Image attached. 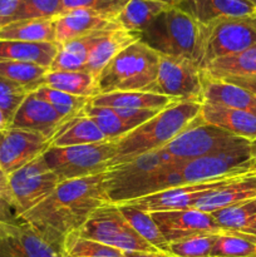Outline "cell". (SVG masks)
Segmentation results:
<instances>
[{
    "mask_svg": "<svg viewBox=\"0 0 256 257\" xmlns=\"http://www.w3.org/2000/svg\"><path fill=\"white\" fill-rule=\"evenodd\" d=\"M110 203L105 173L60 182L54 192L19 220L30 223L45 238L63 246L65 236L79 231L95 210Z\"/></svg>",
    "mask_w": 256,
    "mask_h": 257,
    "instance_id": "6da1fadb",
    "label": "cell"
},
{
    "mask_svg": "<svg viewBox=\"0 0 256 257\" xmlns=\"http://www.w3.org/2000/svg\"><path fill=\"white\" fill-rule=\"evenodd\" d=\"M180 165V161L158 150L109 168L105 172V190L110 203L122 205L185 185Z\"/></svg>",
    "mask_w": 256,
    "mask_h": 257,
    "instance_id": "7a4b0ae2",
    "label": "cell"
},
{
    "mask_svg": "<svg viewBox=\"0 0 256 257\" xmlns=\"http://www.w3.org/2000/svg\"><path fill=\"white\" fill-rule=\"evenodd\" d=\"M201 110V103L176 102L143 124L115 141V155L109 168L136 160L140 156L162 150L188 127Z\"/></svg>",
    "mask_w": 256,
    "mask_h": 257,
    "instance_id": "3957f363",
    "label": "cell"
},
{
    "mask_svg": "<svg viewBox=\"0 0 256 257\" xmlns=\"http://www.w3.org/2000/svg\"><path fill=\"white\" fill-rule=\"evenodd\" d=\"M160 54L142 40L120 50L97 78L99 94L114 92H150L157 79Z\"/></svg>",
    "mask_w": 256,
    "mask_h": 257,
    "instance_id": "277c9868",
    "label": "cell"
},
{
    "mask_svg": "<svg viewBox=\"0 0 256 257\" xmlns=\"http://www.w3.org/2000/svg\"><path fill=\"white\" fill-rule=\"evenodd\" d=\"M140 34L141 40L160 55L186 58L200 65L201 25L178 7L167 8Z\"/></svg>",
    "mask_w": 256,
    "mask_h": 257,
    "instance_id": "5b68a950",
    "label": "cell"
},
{
    "mask_svg": "<svg viewBox=\"0 0 256 257\" xmlns=\"http://www.w3.org/2000/svg\"><path fill=\"white\" fill-rule=\"evenodd\" d=\"M115 155V141L72 147H49L43 155L59 182L105 173Z\"/></svg>",
    "mask_w": 256,
    "mask_h": 257,
    "instance_id": "8992f818",
    "label": "cell"
},
{
    "mask_svg": "<svg viewBox=\"0 0 256 257\" xmlns=\"http://www.w3.org/2000/svg\"><path fill=\"white\" fill-rule=\"evenodd\" d=\"M255 44L256 25L251 17L226 18L201 25V69L205 70L215 60L240 53Z\"/></svg>",
    "mask_w": 256,
    "mask_h": 257,
    "instance_id": "52a82bcc",
    "label": "cell"
},
{
    "mask_svg": "<svg viewBox=\"0 0 256 257\" xmlns=\"http://www.w3.org/2000/svg\"><path fill=\"white\" fill-rule=\"evenodd\" d=\"M250 143V141L237 137L216 125L201 122L200 117H197L186 130L165 146L162 151L175 161L185 162L237 150Z\"/></svg>",
    "mask_w": 256,
    "mask_h": 257,
    "instance_id": "ba28073f",
    "label": "cell"
},
{
    "mask_svg": "<svg viewBox=\"0 0 256 257\" xmlns=\"http://www.w3.org/2000/svg\"><path fill=\"white\" fill-rule=\"evenodd\" d=\"M79 235L123 252H158L127 222L114 203H107L92 213Z\"/></svg>",
    "mask_w": 256,
    "mask_h": 257,
    "instance_id": "9c48e42d",
    "label": "cell"
},
{
    "mask_svg": "<svg viewBox=\"0 0 256 257\" xmlns=\"http://www.w3.org/2000/svg\"><path fill=\"white\" fill-rule=\"evenodd\" d=\"M203 70L191 59L160 55L157 79L150 92L175 102L203 103Z\"/></svg>",
    "mask_w": 256,
    "mask_h": 257,
    "instance_id": "30bf717a",
    "label": "cell"
},
{
    "mask_svg": "<svg viewBox=\"0 0 256 257\" xmlns=\"http://www.w3.org/2000/svg\"><path fill=\"white\" fill-rule=\"evenodd\" d=\"M8 180L17 205L18 220L49 197L60 183L43 156L10 173Z\"/></svg>",
    "mask_w": 256,
    "mask_h": 257,
    "instance_id": "8fae6325",
    "label": "cell"
},
{
    "mask_svg": "<svg viewBox=\"0 0 256 257\" xmlns=\"http://www.w3.org/2000/svg\"><path fill=\"white\" fill-rule=\"evenodd\" d=\"M250 146L181 162L180 172L185 185L208 182L218 178L242 175L256 170Z\"/></svg>",
    "mask_w": 256,
    "mask_h": 257,
    "instance_id": "7c38bea8",
    "label": "cell"
},
{
    "mask_svg": "<svg viewBox=\"0 0 256 257\" xmlns=\"http://www.w3.org/2000/svg\"><path fill=\"white\" fill-rule=\"evenodd\" d=\"M0 257H63V246L45 238L30 223L0 218Z\"/></svg>",
    "mask_w": 256,
    "mask_h": 257,
    "instance_id": "4fadbf2b",
    "label": "cell"
},
{
    "mask_svg": "<svg viewBox=\"0 0 256 257\" xmlns=\"http://www.w3.org/2000/svg\"><path fill=\"white\" fill-rule=\"evenodd\" d=\"M168 243L200 235H217L222 232L210 213L196 208L160 211L150 213Z\"/></svg>",
    "mask_w": 256,
    "mask_h": 257,
    "instance_id": "5bb4252c",
    "label": "cell"
},
{
    "mask_svg": "<svg viewBox=\"0 0 256 257\" xmlns=\"http://www.w3.org/2000/svg\"><path fill=\"white\" fill-rule=\"evenodd\" d=\"M49 147L50 140L44 136L9 127L0 133V167L9 176L44 155Z\"/></svg>",
    "mask_w": 256,
    "mask_h": 257,
    "instance_id": "9a60e30c",
    "label": "cell"
},
{
    "mask_svg": "<svg viewBox=\"0 0 256 257\" xmlns=\"http://www.w3.org/2000/svg\"><path fill=\"white\" fill-rule=\"evenodd\" d=\"M233 177L236 176L218 178V180L208 181V182L177 186V187L168 188V190L161 191V192L153 193V195L146 196L138 200L130 201L127 203L148 213L160 212V211L187 210V208H193L196 202L206 193L221 187Z\"/></svg>",
    "mask_w": 256,
    "mask_h": 257,
    "instance_id": "2e32d148",
    "label": "cell"
},
{
    "mask_svg": "<svg viewBox=\"0 0 256 257\" xmlns=\"http://www.w3.org/2000/svg\"><path fill=\"white\" fill-rule=\"evenodd\" d=\"M68 118L55 112L54 108L34 93H29L14 114L10 128L39 133L52 140L54 133Z\"/></svg>",
    "mask_w": 256,
    "mask_h": 257,
    "instance_id": "e0dca14e",
    "label": "cell"
},
{
    "mask_svg": "<svg viewBox=\"0 0 256 257\" xmlns=\"http://www.w3.org/2000/svg\"><path fill=\"white\" fill-rule=\"evenodd\" d=\"M252 198H256V170L236 176L221 187L206 193L196 202L193 208L212 213Z\"/></svg>",
    "mask_w": 256,
    "mask_h": 257,
    "instance_id": "ac0fdd59",
    "label": "cell"
},
{
    "mask_svg": "<svg viewBox=\"0 0 256 257\" xmlns=\"http://www.w3.org/2000/svg\"><path fill=\"white\" fill-rule=\"evenodd\" d=\"M178 8L201 25L226 18L252 17L256 12L248 0H183Z\"/></svg>",
    "mask_w": 256,
    "mask_h": 257,
    "instance_id": "d6986e66",
    "label": "cell"
},
{
    "mask_svg": "<svg viewBox=\"0 0 256 257\" xmlns=\"http://www.w3.org/2000/svg\"><path fill=\"white\" fill-rule=\"evenodd\" d=\"M198 117L201 122L216 125L250 142L256 140V115L252 113L203 102Z\"/></svg>",
    "mask_w": 256,
    "mask_h": 257,
    "instance_id": "ffe728a7",
    "label": "cell"
},
{
    "mask_svg": "<svg viewBox=\"0 0 256 257\" xmlns=\"http://www.w3.org/2000/svg\"><path fill=\"white\" fill-rule=\"evenodd\" d=\"M115 23V20L108 19L85 9L64 12L55 20V44L60 45L68 40L107 29Z\"/></svg>",
    "mask_w": 256,
    "mask_h": 257,
    "instance_id": "44dd1931",
    "label": "cell"
},
{
    "mask_svg": "<svg viewBox=\"0 0 256 257\" xmlns=\"http://www.w3.org/2000/svg\"><path fill=\"white\" fill-rule=\"evenodd\" d=\"M202 88L203 102L246 110L256 115V98L243 88L228 80L210 77L205 70L202 74Z\"/></svg>",
    "mask_w": 256,
    "mask_h": 257,
    "instance_id": "7402d4cb",
    "label": "cell"
},
{
    "mask_svg": "<svg viewBox=\"0 0 256 257\" xmlns=\"http://www.w3.org/2000/svg\"><path fill=\"white\" fill-rule=\"evenodd\" d=\"M141 39L140 33L128 32L119 27V24L114 25L113 28L108 29L104 34L100 37L97 44L93 48L90 53L89 60H88L85 72L90 73L98 78L103 68L124 48L133 44L135 42Z\"/></svg>",
    "mask_w": 256,
    "mask_h": 257,
    "instance_id": "603a6c76",
    "label": "cell"
},
{
    "mask_svg": "<svg viewBox=\"0 0 256 257\" xmlns=\"http://www.w3.org/2000/svg\"><path fill=\"white\" fill-rule=\"evenodd\" d=\"M105 137L98 125L84 110L65 119L50 140V147H72L105 142Z\"/></svg>",
    "mask_w": 256,
    "mask_h": 257,
    "instance_id": "cb8c5ba5",
    "label": "cell"
},
{
    "mask_svg": "<svg viewBox=\"0 0 256 257\" xmlns=\"http://www.w3.org/2000/svg\"><path fill=\"white\" fill-rule=\"evenodd\" d=\"M117 24L118 23H115L114 25ZM114 25L107 28V29L90 33L84 37L68 40L63 44L58 45V53L53 60L52 65H50L49 70H68V72L85 70L94 45L97 44L100 37Z\"/></svg>",
    "mask_w": 256,
    "mask_h": 257,
    "instance_id": "d4e9b609",
    "label": "cell"
},
{
    "mask_svg": "<svg viewBox=\"0 0 256 257\" xmlns=\"http://www.w3.org/2000/svg\"><path fill=\"white\" fill-rule=\"evenodd\" d=\"M90 104L113 109H153L163 110L176 103L165 95L151 92H114L90 98Z\"/></svg>",
    "mask_w": 256,
    "mask_h": 257,
    "instance_id": "484cf974",
    "label": "cell"
},
{
    "mask_svg": "<svg viewBox=\"0 0 256 257\" xmlns=\"http://www.w3.org/2000/svg\"><path fill=\"white\" fill-rule=\"evenodd\" d=\"M222 232L240 233L256 237V198L210 213Z\"/></svg>",
    "mask_w": 256,
    "mask_h": 257,
    "instance_id": "4316f807",
    "label": "cell"
},
{
    "mask_svg": "<svg viewBox=\"0 0 256 257\" xmlns=\"http://www.w3.org/2000/svg\"><path fill=\"white\" fill-rule=\"evenodd\" d=\"M58 53L55 43H29L17 40H0V60L34 63L50 68Z\"/></svg>",
    "mask_w": 256,
    "mask_h": 257,
    "instance_id": "83f0119b",
    "label": "cell"
},
{
    "mask_svg": "<svg viewBox=\"0 0 256 257\" xmlns=\"http://www.w3.org/2000/svg\"><path fill=\"white\" fill-rule=\"evenodd\" d=\"M55 19L17 20L0 28V40L55 43Z\"/></svg>",
    "mask_w": 256,
    "mask_h": 257,
    "instance_id": "f1b7e54d",
    "label": "cell"
},
{
    "mask_svg": "<svg viewBox=\"0 0 256 257\" xmlns=\"http://www.w3.org/2000/svg\"><path fill=\"white\" fill-rule=\"evenodd\" d=\"M44 85L68 94L89 99L99 94L97 78L85 70H48Z\"/></svg>",
    "mask_w": 256,
    "mask_h": 257,
    "instance_id": "f546056e",
    "label": "cell"
},
{
    "mask_svg": "<svg viewBox=\"0 0 256 257\" xmlns=\"http://www.w3.org/2000/svg\"><path fill=\"white\" fill-rule=\"evenodd\" d=\"M205 72L217 79L256 77V44L240 53L215 60Z\"/></svg>",
    "mask_w": 256,
    "mask_h": 257,
    "instance_id": "4dcf8cb0",
    "label": "cell"
},
{
    "mask_svg": "<svg viewBox=\"0 0 256 257\" xmlns=\"http://www.w3.org/2000/svg\"><path fill=\"white\" fill-rule=\"evenodd\" d=\"M167 8L170 7L157 0H130L115 22L128 32L141 33Z\"/></svg>",
    "mask_w": 256,
    "mask_h": 257,
    "instance_id": "1f68e13d",
    "label": "cell"
},
{
    "mask_svg": "<svg viewBox=\"0 0 256 257\" xmlns=\"http://www.w3.org/2000/svg\"><path fill=\"white\" fill-rule=\"evenodd\" d=\"M119 208L120 213L123 217L127 220V222L132 226L133 230L146 241L150 243L152 247H155L158 252L162 253H170L168 248H170V243L166 241L163 237L162 232L160 231L158 226L156 225L155 221L152 220L151 215L145 211L138 210L135 206L130 205V203H122V205H117Z\"/></svg>",
    "mask_w": 256,
    "mask_h": 257,
    "instance_id": "d6a6232c",
    "label": "cell"
},
{
    "mask_svg": "<svg viewBox=\"0 0 256 257\" xmlns=\"http://www.w3.org/2000/svg\"><path fill=\"white\" fill-rule=\"evenodd\" d=\"M49 68L34 63L0 60V77L24 88L28 93H33L45 84V75Z\"/></svg>",
    "mask_w": 256,
    "mask_h": 257,
    "instance_id": "836d02e7",
    "label": "cell"
},
{
    "mask_svg": "<svg viewBox=\"0 0 256 257\" xmlns=\"http://www.w3.org/2000/svg\"><path fill=\"white\" fill-rule=\"evenodd\" d=\"M83 110L98 125L100 132L104 135L105 140L110 141V142L119 140L125 133L133 130L112 108L98 107V105H93L88 102Z\"/></svg>",
    "mask_w": 256,
    "mask_h": 257,
    "instance_id": "e575fe53",
    "label": "cell"
},
{
    "mask_svg": "<svg viewBox=\"0 0 256 257\" xmlns=\"http://www.w3.org/2000/svg\"><path fill=\"white\" fill-rule=\"evenodd\" d=\"M211 257H256V237L232 232L217 233Z\"/></svg>",
    "mask_w": 256,
    "mask_h": 257,
    "instance_id": "d590c367",
    "label": "cell"
},
{
    "mask_svg": "<svg viewBox=\"0 0 256 257\" xmlns=\"http://www.w3.org/2000/svg\"><path fill=\"white\" fill-rule=\"evenodd\" d=\"M63 257H124V252L84 238L75 231L65 236Z\"/></svg>",
    "mask_w": 256,
    "mask_h": 257,
    "instance_id": "8d00e7d4",
    "label": "cell"
},
{
    "mask_svg": "<svg viewBox=\"0 0 256 257\" xmlns=\"http://www.w3.org/2000/svg\"><path fill=\"white\" fill-rule=\"evenodd\" d=\"M33 93L37 97L42 98L45 102L49 103L54 108L55 112L62 115L63 118H70L79 114L90 100L89 98L77 97V95H72L68 94V93L60 92V90L53 89L48 85H42Z\"/></svg>",
    "mask_w": 256,
    "mask_h": 257,
    "instance_id": "74e56055",
    "label": "cell"
},
{
    "mask_svg": "<svg viewBox=\"0 0 256 257\" xmlns=\"http://www.w3.org/2000/svg\"><path fill=\"white\" fill-rule=\"evenodd\" d=\"M62 13L63 0H22L12 22L27 19H55Z\"/></svg>",
    "mask_w": 256,
    "mask_h": 257,
    "instance_id": "f35d334b",
    "label": "cell"
},
{
    "mask_svg": "<svg viewBox=\"0 0 256 257\" xmlns=\"http://www.w3.org/2000/svg\"><path fill=\"white\" fill-rule=\"evenodd\" d=\"M130 0H63V13L85 9L98 15L115 20Z\"/></svg>",
    "mask_w": 256,
    "mask_h": 257,
    "instance_id": "ab89813d",
    "label": "cell"
},
{
    "mask_svg": "<svg viewBox=\"0 0 256 257\" xmlns=\"http://www.w3.org/2000/svg\"><path fill=\"white\" fill-rule=\"evenodd\" d=\"M216 235H200L170 243L168 252L175 257H211Z\"/></svg>",
    "mask_w": 256,
    "mask_h": 257,
    "instance_id": "60d3db41",
    "label": "cell"
},
{
    "mask_svg": "<svg viewBox=\"0 0 256 257\" xmlns=\"http://www.w3.org/2000/svg\"><path fill=\"white\" fill-rule=\"evenodd\" d=\"M28 94L29 93L24 88L0 77V109L9 122V127L18 108Z\"/></svg>",
    "mask_w": 256,
    "mask_h": 257,
    "instance_id": "b9f144b4",
    "label": "cell"
},
{
    "mask_svg": "<svg viewBox=\"0 0 256 257\" xmlns=\"http://www.w3.org/2000/svg\"><path fill=\"white\" fill-rule=\"evenodd\" d=\"M0 218L2 220H18L17 205L9 186L8 175L0 167Z\"/></svg>",
    "mask_w": 256,
    "mask_h": 257,
    "instance_id": "7bdbcfd3",
    "label": "cell"
},
{
    "mask_svg": "<svg viewBox=\"0 0 256 257\" xmlns=\"http://www.w3.org/2000/svg\"><path fill=\"white\" fill-rule=\"evenodd\" d=\"M22 0H0V28L9 24Z\"/></svg>",
    "mask_w": 256,
    "mask_h": 257,
    "instance_id": "ee69618b",
    "label": "cell"
},
{
    "mask_svg": "<svg viewBox=\"0 0 256 257\" xmlns=\"http://www.w3.org/2000/svg\"><path fill=\"white\" fill-rule=\"evenodd\" d=\"M228 82L233 83V84L238 85V87L243 88L247 92H250L253 97L256 98V77L250 78H235V79H225Z\"/></svg>",
    "mask_w": 256,
    "mask_h": 257,
    "instance_id": "f6af8a7d",
    "label": "cell"
},
{
    "mask_svg": "<svg viewBox=\"0 0 256 257\" xmlns=\"http://www.w3.org/2000/svg\"><path fill=\"white\" fill-rule=\"evenodd\" d=\"M124 257H175L162 252H124Z\"/></svg>",
    "mask_w": 256,
    "mask_h": 257,
    "instance_id": "bcb514c9",
    "label": "cell"
},
{
    "mask_svg": "<svg viewBox=\"0 0 256 257\" xmlns=\"http://www.w3.org/2000/svg\"><path fill=\"white\" fill-rule=\"evenodd\" d=\"M8 128H9V122L7 120V118H5L4 113L2 112V109H0V133L4 132V131H7Z\"/></svg>",
    "mask_w": 256,
    "mask_h": 257,
    "instance_id": "7dc6e473",
    "label": "cell"
},
{
    "mask_svg": "<svg viewBox=\"0 0 256 257\" xmlns=\"http://www.w3.org/2000/svg\"><path fill=\"white\" fill-rule=\"evenodd\" d=\"M157 2L163 3V4L168 5V7H178L183 0H157Z\"/></svg>",
    "mask_w": 256,
    "mask_h": 257,
    "instance_id": "c3c4849f",
    "label": "cell"
},
{
    "mask_svg": "<svg viewBox=\"0 0 256 257\" xmlns=\"http://www.w3.org/2000/svg\"><path fill=\"white\" fill-rule=\"evenodd\" d=\"M250 150H251V158H252V162H253V165H255V168H256V140L251 142Z\"/></svg>",
    "mask_w": 256,
    "mask_h": 257,
    "instance_id": "681fc988",
    "label": "cell"
},
{
    "mask_svg": "<svg viewBox=\"0 0 256 257\" xmlns=\"http://www.w3.org/2000/svg\"><path fill=\"white\" fill-rule=\"evenodd\" d=\"M253 19V22H255V25H256V12H255V14L252 15V17H251Z\"/></svg>",
    "mask_w": 256,
    "mask_h": 257,
    "instance_id": "f907efd6",
    "label": "cell"
},
{
    "mask_svg": "<svg viewBox=\"0 0 256 257\" xmlns=\"http://www.w3.org/2000/svg\"><path fill=\"white\" fill-rule=\"evenodd\" d=\"M248 2H250V3H252V4L255 5V7H256V0H248Z\"/></svg>",
    "mask_w": 256,
    "mask_h": 257,
    "instance_id": "816d5d0a",
    "label": "cell"
}]
</instances>
